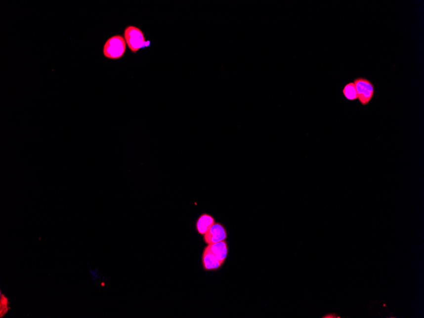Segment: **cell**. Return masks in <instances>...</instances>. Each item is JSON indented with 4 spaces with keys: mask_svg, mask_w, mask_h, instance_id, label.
<instances>
[{
    "mask_svg": "<svg viewBox=\"0 0 424 318\" xmlns=\"http://www.w3.org/2000/svg\"><path fill=\"white\" fill-rule=\"evenodd\" d=\"M126 51V41L121 35H115L107 40L103 47L105 57L109 59H119Z\"/></svg>",
    "mask_w": 424,
    "mask_h": 318,
    "instance_id": "1",
    "label": "cell"
},
{
    "mask_svg": "<svg viewBox=\"0 0 424 318\" xmlns=\"http://www.w3.org/2000/svg\"><path fill=\"white\" fill-rule=\"evenodd\" d=\"M124 39L128 48L133 53L137 52L140 48L146 45L144 33L137 27H127L124 31Z\"/></svg>",
    "mask_w": 424,
    "mask_h": 318,
    "instance_id": "2",
    "label": "cell"
},
{
    "mask_svg": "<svg viewBox=\"0 0 424 318\" xmlns=\"http://www.w3.org/2000/svg\"><path fill=\"white\" fill-rule=\"evenodd\" d=\"M353 83L356 86L358 99L363 106H366L372 101L375 94L374 84L365 78H357Z\"/></svg>",
    "mask_w": 424,
    "mask_h": 318,
    "instance_id": "3",
    "label": "cell"
},
{
    "mask_svg": "<svg viewBox=\"0 0 424 318\" xmlns=\"http://www.w3.org/2000/svg\"><path fill=\"white\" fill-rule=\"evenodd\" d=\"M227 238L226 229L219 222H215L208 232L204 235V240L207 244L218 243L225 241Z\"/></svg>",
    "mask_w": 424,
    "mask_h": 318,
    "instance_id": "4",
    "label": "cell"
},
{
    "mask_svg": "<svg viewBox=\"0 0 424 318\" xmlns=\"http://www.w3.org/2000/svg\"><path fill=\"white\" fill-rule=\"evenodd\" d=\"M215 222V218L212 215L207 213H202L196 220V230L200 235L204 236Z\"/></svg>",
    "mask_w": 424,
    "mask_h": 318,
    "instance_id": "5",
    "label": "cell"
},
{
    "mask_svg": "<svg viewBox=\"0 0 424 318\" xmlns=\"http://www.w3.org/2000/svg\"><path fill=\"white\" fill-rule=\"evenodd\" d=\"M343 96L345 99L350 101H356L358 99V93H357L356 86L353 82H350L345 84L342 90Z\"/></svg>",
    "mask_w": 424,
    "mask_h": 318,
    "instance_id": "8",
    "label": "cell"
},
{
    "mask_svg": "<svg viewBox=\"0 0 424 318\" xmlns=\"http://www.w3.org/2000/svg\"><path fill=\"white\" fill-rule=\"evenodd\" d=\"M323 318H336V317H335V315H327V316H325V317H323Z\"/></svg>",
    "mask_w": 424,
    "mask_h": 318,
    "instance_id": "9",
    "label": "cell"
},
{
    "mask_svg": "<svg viewBox=\"0 0 424 318\" xmlns=\"http://www.w3.org/2000/svg\"><path fill=\"white\" fill-rule=\"evenodd\" d=\"M207 247L215 255L221 264H224L227 259V255H228V246H227L226 241H222L216 243L208 244Z\"/></svg>",
    "mask_w": 424,
    "mask_h": 318,
    "instance_id": "6",
    "label": "cell"
},
{
    "mask_svg": "<svg viewBox=\"0 0 424 318\" xmlns=\"http://www.w3.org/2000/svg\"><path fill=\"white\" fill-rule=\"evenodd\" d=\"M202 264L205 270L206 271H216L222 266V264L220 263L207 247L205 248L203 253Z\"/></svg>",
    "mask_w": 424,
    "mask_h": 318,
    "instance_id": "7",
    "label": "cell"
}]
</instances>
